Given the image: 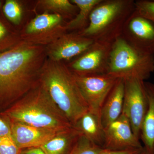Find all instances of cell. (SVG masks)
I'll use <instances>...</instances> for the list:
<instances>
[{
    "instance_id": "4",
    "label": "cell",
    "mask_w": 154,
    "mask_h": 154,
    "mask_svg": "<svg viewBox=\"0 0 154 154\" xmlns=\"http://www.w3.org/2000/svg\"><path fill=\"white\" fill-rule=\"evenodd\" d=\"M134 11V0H102L91 12L88 27L78 32L95 42L112 44Z\"/></svg>"
},
{
    "instance_id": "22",
    "label": "cell",
    "mask_w": 154,
    "mask_h": 154,
    "mask_svg": "<svg viewBox=\"0 0 154 154\" xmlns=\"http://www.w3.org/2000/svg\"><path fill=\"white\" fill-rule=\"evenodd\" d=\"M135 10L142 16L154 23V1H135Z\"/></svg>"
},
{
    "instance_id": "17",
    "label": "cell",
    "mask_w": 154,
    "mask_h": 154,
    "mask_svg": "<svg viewBox=\"0 0 154 154\" xmlns=\"http://www.w3.org/2000/svg\"><path fill=\"white\" fill-rule=\"evenodd\" d=\"M102 0H72L79 9V12L74 19L65 26L66 30H80L82 31L88 27L90 15L94 8Z\"/></svg>"
},
{
    "instance_id": "15",
    "label": "cell",
    "mask_w": 154,
    "mask_h": 154,
    "mask_svg": "<svg viewBox=\"0 0 154 154\" xmlns=\"http://www.w3.org/2000/svg\"><path fill=\"white\" fill-rule=\"evenodd\" d=\"M148 108L144 120L140 138L147 154H152L154 146V84L144 82Z\"/></svg>"
},
{
    "instance_id": "24",
    "label": "cell",
    "mask_w": 154,
    "mask_h": 154,
    "mask_svg": "<svg viewBox=\"0 0 154 154\" xmlns=\"http://www.w3.org/2000/svg\"><path fill=\"white\" fill-rule=\"evenodd\" d=\"M12 122L8 117H0V137L11 135Z\"/></svg>"
},
{
    "instance_id": "23",
    "label": "cell",
    "mask_w": 154,
    "mask_h": 154,
    "mask_svg": "<svg viewBox=\"0 0 154 154\" xmlns=\"http://www.w3.org/2000/svg\"><path fill=\"white\" fill-rule=\"evenodd\" d=\"M21 150L11 135L0 137V154H20Z\"/></svg>"
},
{
    "instance_id": "19",
    "label": "cell",
    "mask_w": 154,
    "mask_h": 154,
    "mask_svg": "<svg viewBox=\"0 0 154 154\" xmlns=\"http://www.w3.org/2000/svg\"><path fill=\"white\" fill-rule=\"evenodd\" d=\"M39 3L45 9L72 16L77 15V6L68 0H43Z\"/></svg>"
},
{
    "instance_id": "6",
    "label": "cell",
    "mask_w": 154,
    "mask_h": 154,
    "mask_svg": "<svg viewBox=\"0 0 154 154\" xmlns=\"http://www.w3.org/2000/svg\"><path fill=\"white\" fill-rule=\"evenodd\" d=\"M124 81V100L122 113L128 119L134 133L140 139L148 108L145 81L137 79Z\"/></svg>"
},
{
    "instance_id": "26",
    "label": "cell",
    "mask_w": 154,
    "mask_h": 154,
    "mask_svg": "<svg viewBox=\"0 0 154 154\" xmlns=\"http://www.w3.org/2000/svg\"><path fill=\"white\" fill-rule=\"evenodd\" d=\"M20 154H46L40 147H33L23 149Z\"/></svg>"
},
{
    "instance_id": "9",
    "label": "cell",
    "mask_w": 154,
    "mask_h": 154,
    "mask_svg": "<svg viewBox=\"0 0 154 154\" xmlns=\"http://www.w3.org/2000/svg\"><path fill=\"white\" fill-rule=\"evenodd\" d=\"M121 36L137 49L154 55V23L135 10L125 22Z\"/></svg>"
},
{
    "instance_id": "30",
    "label": "cell",
    "mask_w": 154,
    "mask_h": 154,
    "mask_svg": "<svg viewBox=\"0 0 154 154\" xmlns=\"http://www.w3.org/2000/svg\"><path fill=\"white\" fill-rule=\"evenodd\" d=\"M1 2H0V8H1Z\"/></svg>"
},
{
    "instance_id": "25",
    "label": "cell",
    "mask_w": 154,
    "mask_h": 154,
    "mask_svg": "<svg viewBox=\"0 0 154 154\" xmlns=\"http://www.w3.org/2000/svg\"><path fill=\"white\" fill-rule=\"evenodd\" d=\"M144 148L127 149L121 150H113L103 149L99 154H143L144 152Z\"/></svg>"
},
{
    "instance_id": "18",
    "label": "cell",
    "mask_w": 154,
    "mask_h": 154,
    "mask_svg": "<svg viewBox=\"0 0 154 154\" xmlns=\"http://www.w3.org/2000/svg\"><path fill=\"white\" fill-rule=\"evenodd\" d=\"M62 20V17L60 14L45 13L37 15L28 24L26 33L34 34L46 32L59 26Z\"/></svg>"
},
{
    "instance_id": "14",
    "label": "cell",
    "mask_w": 154,
    "mask_h": 154,
    "mask_svg": "<svg viewBox=\"0 0 154 154\" xmlns=\"http://www.w3.org/2000/svg\"><path fill=\"white\" fill-rule=\"evenodd\" d=\"M91 142L103 148L105 140V128L100 116L88 111L72 126Z\"/></svg>"
},
{
    "instance_id": "2",
    "label": "cell",
    "mask_w": 154,
    "mask_h": 154,
    "mask_svg": "<svg viewBox=\"0 0 154 154\" xmlns=\"http://www.w3.org/2000/svg\"><path fill=\"white\" fill-rule=\"evenodd\" d=\"M38 78L40 85L72 126L89 111L74 74L61 61L45 60Z\"/></svg>"
},
{
    "instance_id": "11",
    "label": "cell",
    "mask_w": 154,
    "mask_h": 154,
    "mask_svg": "<svg viewBox=\"0 0 154 154\" xmlns=\"http://www.w3.org/2000/svg\"><path fill=\"white\" fill-rule=\"evenodd\" d=\"M94 42L79 32L65 33L50 45L46 52L50 59L61 61L82 54L94 44Z\"/></svg>"
},
{
    "instance_id": "27",
    "label": "cell",
    "mask_w": 154,
    "mask_h": 154,
    "mask_svg": "<svg viewBox=\"0 0 154 154\" xmlns=\"http://www.w3.org/2000/svg\"><path fill=\"white\" fill-rule=\"evenodd\" d=\"M7 33V29L4 25L0 22V40L4 38Z\"/></svg>"
},
{
    "instance_id": "16",
    "label": "cell",
    "mask_w": 154,
    "mask_h": 154,
    "mask_svg": "<svg viewBox=\"0 0 154 154\" xmlns=\"http://www.w3.org/2000/svg\"><path fill=\"white\" fill-rule=\"evenodd\" d=\"M81 135L72 126L58 133L40 147L46 154H68Z\"/></svg>"
},
{
    "instance_id": "10",
    "label": "cell",
    "mask_w": 154,
    "mask_h": 154,
    "mask_svg": "<svg viewBox=\"0 0 154 154\" xmlns=\"http://www.w3.org/2000/svg\"><path fill=\"white\" fill-rule=\"evenodd\" d=\"M143 148L139 139L134 133L128 119L122 113L105 128L103 149L121 150Z\"/></svg>"
},
{
    "instance_id": "20",
    "label": "cell",
    "mask_w": 154,
    "mask_h": 154,
    "mask_svg": "<svg viewBox=\"0 0 154 154\" xmlns=\"http://www.w3.org/2000/svg\"><path fill=\"white\" fill-rule=\"evenodd\" d=\"M103 149L81 134L68 154H99Z\"/></svg>"
},
{
    "instance_id": "29",
    "label": "cell",
    "mask_w": 154,
    "mask_h": 154,
    "mask_svg": "<svg viewBox=\"0 0 154 154\" xmlns=\"http://www.w3.org/2000/svg\"><path fill=\"white\" fill-rule=\"evenodd\" d=\"M143 154H146V151H145L143 153Z\"/></svg>"
},
{
    "instance_id": "1",
    "label": "cell",
    "mask_w": 154,
    "mask_h": 154,
    "mask_svg": "<svg viewBox=\"0 0 154 154\" xmlns=\"http://www.w3.org/2000/svg\"><path fill=\"white\" fill-rule=\"evenodd\" d=\"M45 52L41 45L23 42L0 50V102L19 99L34 88Z\"/></svg>"
},
{
    "instance_id": "5",
    "label": "cell",
    "mask_w": 154,
    "mask_h": 154,
    "mask_svg": "<svg viewBox=\"0 0 154 154\" xmlns=\"http://www.w3.org/2000/svg\"><path fill=\"white\" fill-rule=\"evenodd\" d=\"M154 72V55L137 49L121 36L113 42L107 74L117 79L145 81Z\"/></svg>"
},
{
    "instance_id": "12",
    "label": "cell",
    "mask_w": 154,
    "mask_h": 154,
    "mask_svg": "<svg viewBox=\"0 0 154 154\" xmlns=\"http://www.w3.org/2000/svg\"><path fill=\"white\" fill-rule=\"evenodd\" d=\"M59 132L12 122L11 136L20 149L40 147Z\"/></svg>"
},
{
    "instance_id": "8",
    "label": "cell",
    "mask_w": 154,
    "mask_h": 154,
    "mask_svg": "<svg viewBox=\"0 0 154 154\" xmlns=\"http://www.w3.org/2000/svg\"><path fill=\"white\" fill-rule=\"evenodd\" d=\"M112 44L94 42L81 56L72 62L69 69L75 74H107Z\"/></svg>"
},
{
    "instance_id": "7",
    "label": "cell",
    "mask_w": 154,
    "mask_h": 154,
    "mask_svg": "<svg viewBox=\"0 0 154 154\" xmlns=\"http://www.w3.org/2000/svg\"><path fill=\"white\" fill-rule=\"evenodd\" d=\"M74 74L89 111L100 116L103 104L118 79L107 74L87 75Z\"/></svg>"
},
{
    "instance_id": "21",
    "label": "cell",
    "mask_w": 154,
    "mask_h": 154,
    "mask_svg": "<svg viewBox=\"0 0 154 154\" xmlns=\"http://www.w3.org/2000/svg\"><path fill=\"white\" fill-rule=\"evenodd\" d=\"M3 12L9 21L19 25L22 19V11L19 3L15 0H7L3 8Z\"/></svg>"
},
{
    "instance_id": "13",
    "label": "cell",
    "mask_w": 154,
    "mask_h": 154,
    "mask_svg": "<svg viewBox=\"0 0 154 154\" xmlns=\"http://www.w3.org/2000/svg\"><path fill=\"white\" fill-rule=\"evenodd\" d=\"M124 96V80L118 79L106 98L100 112V118L105 129L121 115Z\"/></svg>"
},
{
    "instance_id": "3",
    "label": "cell",
    "mask_w": 154,
    "mask_h": 154,
    "mask_svg": "<svg viewBox=\"0 0 154 154\" xmlns=\"http://www.w3.org/2000/svg\"><path fill=\"white\" fill-rule=\"evenodd\" d=\"M12 122L60 132L72 127L41 85L31 89L7 112Z\"/></svg>"
},
{
    "instance_id": "28",
    "label": "cell",
    "mask_w": 154,
    "mask_h": 154,
    "mask_svg": "<svg viewBox=\"0 0 154 154\" xmlns=\"http://www.w3.org/2000/svg\"><path fill=\"white\" fill-rule=\"evenodd\" d=\"M152 154H154V147H153V149Z\"/></svg>"
}]
</instances>
